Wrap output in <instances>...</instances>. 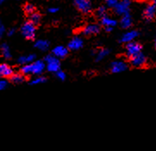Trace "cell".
I'll return each mask as SVG.
<instances>
[{"instance_id": "obj_35", "label": "cell", "mask_w": 156, "mask_h": 151, "mask_svg": "<svg viewBox=\"0 0 156 151\" xmlns=\"http://www.w3.org/2000/svg\"><path fill=\"white\" fill-rule=\"evenodd\" d=\"M154 47H155V49H156V39L155 41H154Z\"/></svg>"}, {"instance_id": "obj_14", "label": "cell", "mask_w": 156, "mask_h": 151, "mask_svg": "<svg viewBox=\"0 0 156 151\" xmlns=\"http://www.w3.org/2000/svg\"><path fill=\"white\" fill-rule=\"evenodd\" d=\"M13 69L10 67V66L7 64H1L0 65V77H4V78H10L12 75Z\"/></svg>"}, {"instance_id": "obj_19", "label": "cell", "mask_w": 156, "mask_h": 151, "mask_svg": "<svg viewBox=\"0 0 156 151\" xmlns=\"http://www.w3.org/2000/svg\"><path fill=\"white\" fill-rule=\"evenodd\" d=\"M49 45H50L49 41L47 40H38L36 41V42L35 43V48L41 51L48 50V48H49Z\"/></svg>"}, {"instance_id": "obj_18", "label": "cell", "mask_w": 156, "mask_h": 151, "mask_svg": "<svg viewBox=\"0 0 156 151\" xmlns=\"http://www.w3.org/2000/svg\"><path fill=\"white\" fill-rule=\"evenodd\" d=\"M10 78V81L14 84H22L25 81V76L23 74H13Z\"/></svg>"}, {"instance_id": "obj_30", "label": "cell", "mask_w": 156, "mask_h": 151, "mask_svg": "<svg viewBox=\"0 0 156 151\" xmlns=\"http://www.w3.org/2000/svg\"><path fill=\"white\" fill-rule=\"evenodd\" d=\"M59 10V9L58 8H56V7H51V8H49L48 10V11L49 12V13H52V14H55V13H56L57 11Z\"/></svg>"}, {"instance_id": "obj_28", "label": "cell", "mask_w": 156, "mask_h": 151, "mask_svg": "<svg viewBox=\"0 0 156 151\" xmlns=\"http://www.w3.org/2000/svg\"><path fill=\"white\" fill-rule=\"evenodd\" d=\"M8 86V82L5 80H0V91L4 90Z\"/></svg>"}, {"instance_id": "obj_3", "label": "cell", "mask_w": 156, "mask_h": 151, "mask_svg": "<svg viewBox=\"0 0 156 151\" xmlns=\"http://www.w3.org/2000/svg\"><path fill=\"white\" fill-rule=\"evenodd\" d=\"M45 64L47 70L49 71L51 73H56L57 71L61 69V63L60 60L54 56L49 55L45 57Z\"/></svg>"}, {"instance_id": "obj_2", "label": "cell", "mask_w": 156, "mask_h": 151, "mask_svg": "<svg viewBox=\"0 0 156 151\" xmlns=\"http://www.w3.org/2000/svg\"><path fill=\"white\" fill-rule=\"evenodd\" d=\"M36 28L35 25L31 23L30 21L25 22L21 27V33L23 35V37L28 40H33L35 36Z\"/></svg>"}, {"instance_id": "obj_26", "label": "cell", "mask_w": 156, "mask_h": 151, "mask_svg": "<svg viewBox=\"0 0 156 151\" xmlns=\"http://www.w3.org/2000/svg\"><path fill=\"white\" fill-rule=\"evenodd\" d=\"M56 77L59 79V80H61V81H65L66 80V74L63 72V71H61V69L59 71H57L55 73Z\"/></svg>"}, {"instance_id": "obj_34", "label": "cell", "mask_w": 156, "mask_h": 151, "mask_svg": "<svg viewBox=\"0 0 156 151\" xmlns=\"http://www.w3.org/2000/svg\"><path fill=\"white\" fill-rule=\"evenodd\" d=\"M5 0H0V4H2V3H4Z\"/></svg>"}, {"instance_id": "obj_20", "label": "cell", "mask_w": 156, "mask_h": 151, "mask_svg": "<svg viewBox=\"0 0 156 151\" xmlns=\"http://www.w3.org/2000/svg\"><path fill=\"white\" fill-rule=\"evenodd\" d=\"M1 53H2V56H4L5 59L11 58V52H10V47L6 43H4L1 45Z\"/></svg>"}, {"instance_id": "obj_1", "label": "cell", "mask_w": 156, "mask_h": 151, "mask_svg": "<svg viewBox=\"0 0 156 151\" xmlns=\"http://www.w3.org/2000/svg\"><path fill=\"white\" fill-rule=\"evenodd\" d=\"M46 68L45 62L42 60H35L30 64L23 65L21 68V72L24 75H41Z\"/></svg>"}, {"instance_id": "obj_15", "label": "cell", "mask_w": 156, "mask_h": 151, "mask_svg": "<svg viewBox=\"0 0 156 151\" xmlns=\"http://www.w3.org/2000/svg\"><path fill=\"white\" fill-rule=\"evenodd\" d=\"M120 25L122 29H129L132 26V17L129 15V13H126L124 15L122 16Z\"/></svg>"}, {"instance_id": "obj_8", "label": "cell", "mask_w": 156, "mask_h": 151, "mask_svg": "<svg viewBox=\"0 0 156 151\" xmlns=\"http://www.w3.org/2000/svg\"><path fill=\"white\" fill-rule=\"evenodd\" d=\"M131 65L135 67H141L147 63V58L142 53H139L138 55L130 58Z\"/></svg>"}, {"instance_id": "obj_31", "label": "cell", "mask_w": 156, "mask_h": 151, "mask_svg": "<svg viewBox=\"0 0 156 151\" xmlns=\"http://www.w3.org/2000/svg\"><path fill=\"white\" fill-rule=\"evenodd\" d=\"M15 33H16V30L14 29V28H12V29L9 30L8 33H7V35H9V36H12V35H14V34H15Z\"/></svg>"}, {"instance_id": "obj_17", "label": "cell", "mask_w": 156, "mask_h": 151, "mask_svg": "<svg viewBox=\"0 0 156 151\" xmlns=\"http://www.w3.org/2000/svg\"><path fill=\"white\" fill-rule=\"evenodd\" d=\"M35 55H29V56H20L17 60L18 64L20 65H26V64H30L31 62L35 61Z\"/></svg>"}, {"instance_id": "obj_6", "label": "cell", "mask_w": 156, "mask_h": 151, "mask_svg": "<svg viewBox=\"0 0 156 151\" xmlns=\"http://www.w3.org/2000/svg\"><path fill=\"white\" fill-rule=\"evenodd\" d=\"M73 2L76 8L82 13L87 14L91 10V4L90 0H73Z\"/></svg>"}, {"instance_id": "obj_23", "label": "cell", "mask_w": 156, "mask_h": 151, "mask_svg": "<svg viewBox=\"0 0 156 151\" xmlns=\"http://www.w3.org/2000/svg\"><path fill=\"white\" fill-rule=\"evenodd\" d=\"M47 81L45 77H37L30 81V85H38V84H43Z\"/></svg>"}, {"instance_id": "obj_22", "label": "cell", "mask_w": 156, "mask_h": 151, "mask_svg": "<svg viewBox=\"0 0 156 151\" xmlns=\"http://www.w3.org/2000/svg\"><path fill=\"white\" fill-rule=\"evenodd\" d=\"M30 21L31 23H33L35 25L36 24H38V23H40L41 19V16L39 13H37V12H33L32 14H30Z\"/></svg>"}, {"instance_id": "obj_27", "label": "cell", "mask_w": 156, "mask_h": 151, "mask_svg": "<svg viewBox=\"0 0 156 151\" xmlns=\"http://www.w3.org/2000/svg\"><path fill=\"white\" fill-rule=\"evenodd\" d=\"M117 2H118V0H106V5L109 8L114 9L115 6L116 5V4H117Z\"/></svg>"}, {"instance_id": "obj_5", "label": "cell", "mask_w": 156, "mask_h": 151, "mask_svg": "<svg viewBox=\"0 0 156 151\" xmlns=\"http://www.w3.org/2000/svg\"><path fill=\"white\" fill-rule=\"evenodd\" d=\"M130 5V0H120V1L117 2V4L114 8V10H115L116 14H117V15H124L126 13H129Z\"/></svg>"}, {"instance_id": "obj_11", "label": "cell", "mask_w": 156, "mask_h": 151, "mask_svg": "<svg viewBox=\"0 0 156 151\" xmlns=\"http://www.w3.org/2000/svg\"><path fill=\"white\" fill-rule=\"evenodd\" d=\"M52 53L58 59H64L68 55V48L64 46H57L53 49Z\"/></svg>"}, {"instance_id": "obj_13", "label": "cell", "mask_w": 156, "mask_h": 151, "mask_svg": "<svg viewBox=\"0 0 156 151\" xmlns=\"http://www.w3.org/2000/svg\"><path fill=\"white\" fill-rule=\"evenodd\" d=\"M83 44H84L83 40L81 39L80 37L76 36V37H73L69 41L67 48H68V49H71V50H79V49H80L81 48L83 47Z\"/></svg>"}, {"instance_id": "obj_7", "label": "cell", "mask_w": 156, "mask_h": 151, "mask_svg": "<svg viewBox=\"0 0 156 151\" xmlns=\"http://www.w3.org/2000/svg\"><path fill=\"white\" fill-rule=\"evenodd\" d=\"M126 70H128V65L123 60H115L111 63V71L113 74H119Z\"/></svg>"}, {"instance_id": "obj_25", "label": "cell", "mask_w": 156, "mask_h": 151, "mask_svg": "<svg viewBox=\"0 0 156 151\" xmlns=\"http://www.w3.org/2000/svg\"><path fill=\"white\" fill-rule=\"evenodd\" d=\"M106 15V8L105 6H100L98 10H97V16L102 17Z\"/></svg>"}, {"instance_id": "obj_33", "label": "cell", "mask_w": 156, "mask_h": 151, "mask_svg": "<svg viewBox=\"0 0 156 151\" xmlns=\"http://www.w3.org/2000/svg\"><path fill=\"white\" fill-rule=\"evenodd\" d=\"M151 3L153 5H154L156 6V0H151Z\"/></svg>"}, {"instance_id": "obj_4", "label": "cell", "mask_w": 156, "mask_h": 151, "mask_svg": "<svg viewBox=\"0 0 156 151\" xmlns=\"http://www.w3.org/2000/svg\"><path fill=\"white\" fill-rule=\"evenodd\" d=\"M142 47L140 43L132 41L130 42H128L126 45V55L128 57H133V56L138 55L139 53H141Z\"/></svg>"}, {"instance_id": "obj_24", "label": "cell", "mask_w": 156, "mask_h": 151, "mask_svg": "<svg viewBox=\"0 0 156 151\" xmlns=\"http://www.w3.org/2000/svg\"><path fill=\"white\" fill-rule=\"evenodd\" d=\"M24 11L27 14L30 15L33 12H35V6L32 4H26L24 6Z\"/></svg>"}, {"instance_id": "obj_32", "label": "cell", "mask_w": 156, "mask_h": 151, "mask_svg": "<svg viewBox=\"0 0 156 151\" xmlns=\"http://www.w3.org/2000/svg\"><path fill=\"white\" fill-rule=\"evenodd\" d=\"M105 31L107 32H111L113 30V27H105Z\"/></svg>"}, {"instance_id": "obj_16", "label": "cell", "mask_w": 156, "mask_h": 151, "mask_svg": "<svg viewBox=\"0 0 156 151\" xmlns=\"http://www.w3.org/2000/svg\"><path fill=\"white\" fill-rule=\"evenodd\" d=\"M100 18L101 24L103 26H105V27H113L114 28L117 24V22L115 19L111 18V17L108 16L107 15L104 16H102Z\"/></svg>"}, {"instance_id": "obj_10", "label": "cell", "mask_w": 156, "mask_h": 151, "mask_svg": "<svg viewBox=\"0 0 156 151\" xmlns=\"http://www.w3.org/2000/svg\"><path fill=\"white\" fill-rule=\"evenodd\" d=\"M99 32H100V26L95 24V23H91V24L86 25L82 30V33L85 35H97Z\"/></svg>"}, {"instance_id": "obj_21", "label": "cell", "mask_w": 156, "mask_h": 151, "mask_svg": "<svg viewBox=\"0 0 156 151\" xmlns=\"http://www.w3.org/2000/svg\"><path fill=\"white\" fill-rule=\"evenodd\" d=\"M109 54H110V51L108 50V49H101V50H99L98 52V54H97V56H96V60H97V61H100V60H102L103 59H105Z\"/></svg>"}, {"instance_id": "obj_29", "label": "cell", "mask_w": 156, "mask_h": 151, "mask_svg": "<svg viewBox=\"0 0 156 151\" xmlns=\"http://www.w3.org/2000/svg\"><path fill=\"white\" fill-rule=\"evenodd\" d=\"M5 25L3 24V23L0 21V39L3 37V35L5 34Z\"/></svg>"}, {"instance_id": "obj_12", "label": "cell", "mask_w": 156, "mask_h": 151, "mask_svg": "<svg viewBox=\"0 0 156 151\" xmlns=\"http://www.w3.org/2000/svg\"><path fill=\"white\" fill-rule=\"evenodd\" d=\"M139 35V32L137 30H129V31H127L126 33H124L123 35H122L120 41L121 42H130L132 41H134L136 39V37Z\"/></svg>"}, {"instance_id": "obj_9", "label": "cell", "mask_w": 156, "mask_h": 151, "mask_svg": "<svg viewBox=\"0 0 156 151\" xmlns=\"http://www.w3.org/2000/svg\"><path fill=\"white\" fill-rule=\"evenodd\" d=\"M156 16V6L153 4H148L143 10V17L147 21L153 20Z\"/></svg>"}]
</instances>
